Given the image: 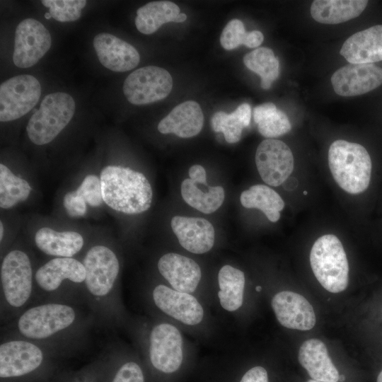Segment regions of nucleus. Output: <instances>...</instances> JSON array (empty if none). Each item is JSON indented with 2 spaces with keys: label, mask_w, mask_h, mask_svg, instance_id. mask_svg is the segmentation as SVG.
Listing matches in <instances>:
<instances>
[{
  "label": "nucleus",
  "mask_w": 382,
  "mask_h": 382,
  "mask_svg": "<svg viewBox=\"0 0 382 382\" xmlns=\"http://www.w3.org/2000/svg\"><path fill=\"white\" fill-rule=\"evenodd\" d=\"M103 202L111 209L126 214L147 211L153 191L141 173L120 166H107L100 174Z\"/></svg>",
  "instance_id": "f257e3e1"
},
{
  "label": "nucleus",
  "mask_w": 382,
  "mask_h": 382,
  "mask_svg": "<svg viewBox=\"0 0 382 382\" xmlns=\"http://www.w3.org/2000/svg\"><path fill=\"white\" fill-rule=\"evenodd\" d=\"M328 159L331 174L340 188L352 195L367 190L371 180L373 164L364 146L342 139L336 140L329 148Z\"/></svg>",
  "instance_id": "f03ea898"
},
{
  "label": "nucleus",
  "mask_w": 382,
  "mask_h": 382,
  "mask_svg": "<svg viewBox=\"0 0 382 382\" xmlns=\"http://www.w3.org/2000/svg\"><path fill=\"white\" fill-rule=\"evenodd\" d=\"M312 271L328 291L337 294L345 291L349 283V263L340 239L333 234L319 237L310 252Z\"/></svg>",
  "instance_id": "7ed1b4c3"
},
{
  "label": "nucleus",
  "mask_w": 382,
  "mask_h": 382,
  "mask_svg": "<svg viewBox=\"0 0 382 382\" xmlns=\"http://www.w3.org/2000/svg\"><path fill=\"white\" fill-rule=\"evenodd\" d=\"M75 108V101L68 93L57 92L45 96L27 125L30 140L37 145L51 142L71 121Z\"/></svg>",
  "instance_id": "20e7f679"
},
{
  "label": "nucleus",
  "mask_w": 382,
  "mask_h": 382,
  "mask_svg": "<svg viewBox=\"0 0 382 382\" xmlns=\"http://www.w3.org/2000/svg\"><path fill=\"white\" fill-rule=\"evenodd\" d=\"M173 88L170 73L159 66H146L132 72L123 84L127 100L134 105H145L164 99Z\"/></svg>",
  "instance_id": "39448f33"
},
{
  "label": "nucleus",
  "mask_w": 382,
  "mask_h": 382,
  "mask_svg": "<svg viewBox=\"0 0 382 382\" xmlns=\"http://www.w3.org/2000/svg\"><path fill=\"white\" fill-rule=\"evenodd\" d=\"M74 310L64 304L47 303L27 310L19 318V331L32 339H44L62 330L75 320Z\"/></svg>",
  "instance_id": "423d86ee"
},
{
  "label": "nucleus",
  "mask_w": 382,
  "mask_h": 382,
  "mask_svg": "<svg viewBox=\"0 0 382 382\" xmlns=\"http://www.w3.org/2000/svg\"><path fill=\"white\" fill-rule=\"evenodd\" d=\"M41 86L28 74L8 79L0 86V121L17 120L28 113L38 102Z\"/></svg>",
  "instance_id": "0eeeda50"
},
{
  "label": "nucleus",
  "mask_w": 382,
  "mask_h": 382,
  "mask_svg": "<svg viewBox=\"0 0 382 382\" xmlns=\"http://www.w3.org/2000/svg\"><path fill=\"white\" fill-rule=\"evenodd\" d=\"M1 280L4 296L11 306L20 307L28 301L32 291L33 272L25 253L14 250L4 257Z\"/></svg>",
  "instance_id": "6e6552de"
},
{
  "label": "nucleus",
  "mask_w": 382,
  "mask_h": 382,
  "mask_svg": "<svg viewBox=\"0 0 382 382\" xmlns=\"http://www.w3.org/2000/svg\"><path fill=\"white\" fill-rule=\"evenodd\" d=\"M52 44L48 30L34 18L23 20L15 31L13 62L19 68L35 65L50 50Z\"/></svg>",
  "instance_id": "1a4fd4ad"
},
{
  "label": "nucleus",
  "mask_w": 382,
  "mask_h": 382,
  "mask_svg": "<svg viewBox=\"0 0 382 382\" xmlns=\"http://www.w3.org/2000/svg\"><path fill=\"white\" fill-rule=\"evenodd\" d=\"M255 164L262 180L271 186L284 183L294 170L291 150L284 141L267 139L257 146Z\"/></svg>",
  "instance_id": "9d476101"
},
{
  "label": "nucleus",
  "mask_w": 382,
  "mask_h": 382,
  "mask_svg": "<svg viewBox=\"0 0 382 382\" xmlns=\"http://www.w3.org/2000/svg\"><path fill=\"white\" fill-rule=\"evenodd\" d=\"M85 283L89 292L104 296L112 289L117 277L120 264L116 255L109 248L95 245L85 255Z\"/></svg>",
  "instance_id": "9b49d317"
},
{
  "label": "nucleus",
  "mask_w": 382,
  "mask_h": 382,
  "mask_svg": "<svg viewBox=\"0 0 382 382\" xmlns=\"http://www.w3.org/2000/svg\"><path fill=\"white\" fill-rule=\"evenodd\" d=\"M149 357L157 370L166 374L177 371L183 358L180 331L168 323L156 325L150 335Z\"/></svg>",
  "instance_id": "f8f14e48"
},
{
  "label": "nucleus",
  "mask_w": 382,
  "mask_h": 382,
  "mask_svg": "<svg viewBox=\"0 0 382 382\" xmlns=\"http://www.w3.org/2000/svg\"><path fill=\"white\" fill-rule=\"evenodd\" d=\"M43 361V353L34 344L13 340L0 346V378H19L35 371Z\"/></svg>",
  "instance_id": "ddd939ff"
},
{
  "label": "nucleus",
  "mask_w": 382,
  "mask_h": 382,
  "mask_svg": "<svg viewBox=\"0 0 382 382\" xmlns=\"http://www.w3.org/2000/svg\"><path fill=\"white\" fill-rule=\"evenodd\" d=\"M331 83L340 96L361 95L382 84V68L373 64H349L332 74Z\"/></svg>",
  "instance_id": "4468645a"
},
{
  "label": "nucleus",
  "mask_w": 382,
  "mask_h": 382,
  "mask_svg": "<svg viewBox=\"0 0 382 382\" xmlns=\"http://www.w3.org/2000/svg\"><path fill=\"white\" fill-rule=\"evenodd\" d=\"M271 304L278 322L285 328L306 331L316 325V317L312 305L298 293L278 292L273 296Z\"/></svg>",
  "instance_id": "2eb2a0df"
},
{
  "label": "nucleus",
  "mask_w": 382,
  "mask_h": 382,
  "mask_svg": "<svg viewBox=\"0 0 382 382\" xmlns=\"http://www.w3.org/2000/svg\"><path fill=\"white\" fill-rule=\"evenodd\" d=\"M153 299L163 313L184 324L195 325L202 320L204 311L201 304L188 293L160 284L154 288Z\"/></svg>",
  "instance_id": "dca6fc26"
},
{
  "label": "nucleus",
  "mask_w": 382,
  "mask_h": 382,
  "mask_svg": "<svg viewBox=\"0 0 382 382\" xmlns=\"http://www.w3.org/2000/svg\"><path fill=\"white\" fill-rule=\"evenodd\" d=\"M298 361L311 379L323 382L346 381V376L333 363L325 343L318 339H308L302 343Z\"/></svg>",
  "instance_id": "f3484780"
},
{
  "label": "nucleus",
  "mask_w": 382,
  "mask_h": 382,
  "mask_svg": "<svg viewBox=\"0 0 382 382\" xmlns=\"http://www.w3.org/2000/svg\"><path fill=\"white\" fill-rule=\"evenodd\" d=\"M93 47L100 64L113 71H129L140 61L139 54L134 47L110 33H101L96 35Z\"/></svg>",
  "instance_id": "a211bd4d"
},
{
  "label": "nucleus",
  "mask_w": 382,
  "mask_h": 382,
  "mask_svg": "<svg viewBox=\"0 0 382 382\" xmlns=\"http://www.w3.org/2000/svg\"><path fill=\"white\" fill-rule=\"evenodd\" d=\"M170 225L180 245L190 253L202 254L214 245V226L204 218L175 216Z\"/></svg>",
  "instance_id": "6ab92c4d"
},
{
  "label": "nucleus",
  "mask_w": 382,
  "mask_h": 382,
  "mask_svg": "<svg viewBox=\"0 0 382 382\" xmlns=\"http://www.w3.org/2000/svg\"><path fill=\"white\" fill-rule=\"evenodd\" d=\"M158 269L173 289L188 294L195 291L202 277L196 262L174 253L163 255L158 262Z\"/></svg>",
  "instance_id": "aec40b11"
},
{
  "label": "nucleus",
  "mask_w": 382,
  "mask_h": 382,
  "mask_svg": "<svg viewBox=\"0 0 382 382\" xmlns=\"http://www.w3.org/2000/svg\"><path fill=\"white\" fill-rule=\"evenodd\" d=\"M340 54L349 64H372L382 61V25L351 35L343 43Z\"/></svg>",
  "instance_id": "412c9836"
},
{
  "label": "nucleus",
  "mask_w": 382,
  "mask_h": 382,
  "mask_svg": "<svg viewBox=\"0 0 382 382\" xmlns=\"http://www.w3.org/2000/svg\"><path fill=\"white\" fill-rule=\"evenodd\" d=\"M204 115L199 105L187 100L175 106L158 125L161 134H174L182 138L198 134L202 129Z\"/></svg>",
  "instance_id": "4be33fe9"
},
{
  "label": "nucleus",
  "mask_w": 382,
  "mask_h": 382,
  "mask_svg": "<svg viewBox=\"0 0 382 382\" xmlns=\"http://www.w3.org/2000/svg\"><path fill=\"white\" fill-rule=\"evenodd\" d=\"M85 279L86 270L83 263L71 257L52 259L35 273L37 284L47 291L56 290L65 279L81 283Z\"/></svg>",
  "instance_id": "5701e85b"
},
{
  "label": "nucleus",
  "mask_w": 382,
  "mask_h": 382,
  "mask_svg": "<svg viewBox=\"0 0 382 382\" xmlns=\"http://www.w3.org/2000/svg\"><path fill=\"white\" fill-rule=\"evenodd\" d=\"M35 242L41 251L58 257H71L83 245V238L78 232L57 231L48 227L36 232Z\"/></svg>",
  "instance_id": "b1692460"
},
{
  "label": "nucleus",
  "mask_w": 382,
  "mask_h": 382,
  "mask_svg": "<svg viewBox=\"0 0 382 382\" xmlns=\"http://www.w3.org/2000/svg\"><path fill=\"white\" fill-rule=\"evenodd\" d=\"M367 4L366 0H315L311 14L320 23L337 24L359 16Z\"/></svg>",
  "instance_id": "393cba45"
},
{
  "label": "nucleus",
  "mask_w": 382,
  "mask_h": 382,
  "mask_svg": "<svg viewBox=\"0 0 382 382\" xmlns=\"http://www.w3.org/2000/svg\"><path fill=\"white\" fill-rule=\"evenodd\" d=\"M179 13V7L172 1H151L137 9L135 25L140 33L150 35L163 24L175 22Z\"/></svg>",
  "instance_id": "a878e982"
},
{
  "label": "nucleus",
  "mask_w": 382,
  "mask_h": 382,
  "mask_svg": "<svg viewBox=\"0 0 382 382\" xmlns=\"http://www.w3.org/2000/svg\"><path fill=\"white\" fill-rule=\"evenodd\" d=\"M241 204L248 209L261 210L269 221L277 222L284 202L273 189L265 185H254L244 190L240 196Z\"/></svg>",
  "instance_id": "bb28decb"
},
{
  "label": "nucleus",
  "mask_w": 382,
  "mask_h": 382,
  "mask_svg": "<svg viewBox=\"0 0 382 382\" xmlns=\"http://www.w3.org/2000/svg\"><path fill=\"white\" fill-rule=\"evenodd\" d=\"M218 296L222 308L234 311L243 304L245 286L243 272L231 265L223 266L218 274Z\"/></svg>",
  "instance_id": "cd10ccee"
},
{
  "label": "nucleus",
  "mask_w": 382,
  "mask_h": 382,
  "mask_svg": "<svg viewBox=\"0 0 382 382\" xmlns=\"http://www.w3.org/2000/svg\"><path fill=\"white\" fill-rule=\"evenodd\" d=\"M198 185L190 178L185 179L180 187L183 199L187 204L202 213L214 212L224 201V189L221 186H209L204 190Z\"/></svg>",
  "instance_id": "c85d7f7f"
},
{
  "label": "nucleus",
  "mask_w": 382,
  "mask_h": 382,
  "mask_svg": "<svg viewBox=\"0 0 382 382\" xmlns=\"http://www.w3.org/2000/svg\"><path fill=\"white\" fill-rule=\"evenodd\" d=\"M251 115L250 105L243 103L230 114L216 112L211 118L212 127L214 132H221L228 143H236L241 138L243 129L250 125Z\"/></svg>",
  "instance_id": "c756f323"
},
{
  "label": "nucleus",
  "mask_w": 382,
  "mask_h": 382,
  "mask_svg": "<svg viewBox=\"0 0 382 382\" xmlns=\"http://www.w3.org/2000/svg\"><path fill=\"white\" fill-rule=\"evenodd\" d=\"M253 116L260 134L267 138L282 136L291 129L286 114L272 103H265L254 108Z\"/></svg>",
  "instance_id": "7c9ffc66"
},
{
  "label": "nucleus",
  "mask_w": 382,
  "mask_h": 382,
  "mask_svg": "<svg viewBox=\"0 0 382 382\" xmlns=\"http://www.w3.org/2000/svg\"><path fill=\"white\" fill-rule=\"evenodd\" d=\"M243 63L248 69L260 76V85L263 89L270 88L279 74V60L268 47H259L246 54L243 57Z\"/></svg>",
  "instance_id": "2f4dec72"
},
{
  "label": "nucleus",
  "mask_w": 382,
  "mask_h": 382,
  "mask_svg": "<svg viewBox=\"0 0 382 382\" xmlns=\"http://www.w3.org/2000/svg\"><path fill=\"white\" fill-rule=\"evenodd\" d=\"M28 182L17 175L4 164H0V207L9 209L28 199L31 192Z\"/></svg>",
  "instance_id": "473e14b6"
},
{
  "label": "nucleus",
  "mask_w": 382,
  "mask_h": 382,
  "mask_svg": "<svg viewBox=\"0 0 382 382\" xmlns=\"http://www.w3.org/2000/svg\"><path fill=\"white\" fill-rule=\"evenodd\" d=\"M41 2L49 8L52 18L59 22L78 20L86 5L85 0H42Z\"/></svg>",
  "instance_id": "72a5a7b5"
},
{
  "label": "nucleus",
  "mask_w": 382,
  "mask_h": 382,
  "mask_svg": "<svg viewBox=\"0 0 382 382\" xmlns=\"http://www.w3.org/2000/svg\"><path fill=\"white\" fill-rule=\"evenodd\" d=\"M76 191L91 207H98L103 202L100 179L96 175H86Z\"/></svg>",
  "instance_id": "f704fd0d"
},
{
  "label": "nucleus",
  "mask_w": 382,
  "mask_h": 382,
  "mask_svg": "<svg viewBox=\"0 0 382 382\" xmlns=\"http://www.w3.org/2000/svg\"><path fill=\"white\" fill-rule=\"evenodd\" d=\"M247 32L243 22L238 19H233L224 27L221 37V46L226 50H231L243 45Z\"/></svg>",
  "instance_id": "c9c22d12"
},
{
  "label": "nucleus",
  "mask_w": 382,
  "mask_h": 382,
  "mask_svg": "<svg viewBox=\"0 0 382 382\" xmlns=\"http://www.w3.org/2000/svg\"><path fill=\"white\" fill-rule=\"evenodd\" d=\"M110 382H144V376L138 364L129 361L117 369Z\"/></svg>",
  "instance_id": "e433bc0d"
},
{
  "label": "nucleus",
  "mask_w": 382,
  "mask_h": 382,
  "mask_svg": "<svg viewBox=\"0 0 382 382\" xmlns=\"http://www.w3.org/2000/svg\"><path fill=\"white\" fill-rule=\"evenodd\" d=\"M63 205L68 215L71 217L83 216L87 211L86 202L76 190L65 194Z\"/></svg>",
  "instance_id": "4c0bfd02"
},
{
  "label": "nucleus",
  "mask_w": 382,
  "mask_h": 382,
  "mask_svg": "<svg viewBox=\"0 0 382 382\" xmlns=\"http://www.w3.org/2000/svg\"><path fill=\"white\" fill-rule=\"evenodd\" d=\"M240 382H269L267 371L261 366H253L244 374Z\"/></svg>",
  "instance_id": "58836bf2"
},
{
  "label": "nucleus",
  "mask_w": 382,
  "mask_h": 382,
  "mask_svg": "<svg viewBox=\"0 0 382 382\" xmlns=\"http://www.w3.org/2000/svg\"><path fill=\"white\" fill-rule=\"evenodd\" d=\"M190 179L201 185H207V174L203 166L200 165H194L189 169Z\"/></svg>",
  "instance_id": "ea45409f"
},
{
  "label": "nucleus",
  "mask_w": 382,
  "mask_h": 382,
  "mask_svg": "<svg viewBox=\"0 0 382 382\" xmlns=\"http://www.w3.org/2000/svg\"><path fill=\"white\" fill-rule=\"evenodd\" d=\"M264 40L263 34L259 30L247 32L243 45L249 48L257 47Z\"/></svg>",
  "instance_id": "a19ab883"
},
{
  "label": "nucleus",
  "mask_w": 382,
  "mask_h": 382,
  "mask_svg": "<svg viewBox=\"0 0 382 382\" xmlns=\"http://www.w3.org/2000/svg\"><path fill=\"white\" fill-rule=\"evenodd\" d=\"M187 18V16L186 14L183 13H179L178 15V16L176 17L175 20V23H182V22H184Z\"/></svg>",
  "instance_id": "79ce46f5"
},
{
  "label": "nucleus",
  "mask_w": 382,
  "mask_h": 382,
  "mask_svg": "<svg viewBox=\"0 0 382 382\" xmlns=\"http://www.w3.org/2000/svg\"><path fill=\"white\" fill-rule=\"evenodd\" d=\"M4 226H3V223L1 221L0 223V239L1 241L2 240L3 238V236H4Z\"/></svg>",
  "instance_id": "37998d69"
},
{
  "label": "nucleus",
  "mask_w": 382,
  "mask_h": 382,
  "mask_svg": "<svg viewBox=\"0 0 382 382\" xmlns=\"http://www.w3.org/2000/svg\"><path fill=\"white\" fill-rule=\"evenodd\" d=\"M376 382H382V369L379 371L376 377Z\"/></svg>",
  "instance_id": "c03bdc74"
},
{
  "label": "nucleus",
  "mask_w": 382,
  "mask_h": 382,
  "mask_svg": "<svg viewBox=\"0 0 382 382\" xmlns=\"http://www.w3.org/2000/svg\"><path fill=\"white\" fill-rule=\"evenodd\" d=\"M44 16L45 18L47 20L52 18V16L49 12L45 13Z\"/></svg>",
  "instance_id": "a18cd8bd"
},
{
  "label": "nucleus",
  "mask_w": 382,
  "mask_h": 382,
  "mask_svg": "<svg viewBox=\"0 0 382 382\" xmlns=\"http://www.w3.org/2000/svg\"><path fill=\"white\" fill-rule=\"evenodd\" d=\"M304 382H323V381H315V380L309 378V379L305 381Z\"/></svg>",
  "instance_id": "49530a36"
},
{
  "label": "nucleus",
  "mask_w": 382,
  "mask_h": 382,
  "mask_svg": "<svg viewBox=\"0 0 382 382\" xmlns=\"http://www.w3.org/2000/svg\"><path fill=\"white\" fill-rule=\"evenodd\" d=\"M303 194H304V195H306V194H307V192H306V191H304V192H303Z\"/></svg>",
  "instance_id": "de8ad7c7"
}]
</instances>
